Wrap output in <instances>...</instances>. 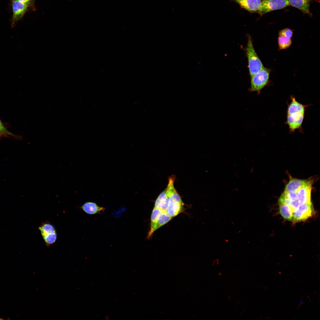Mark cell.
Instances as JSON below:
<instances>
[{
	"mask_svg": "<svg viewBox=\"0 0 320 320\" xmlns=\"http://www.w3.org/2000/svg\"><path fill=\"white\" fill-rule=\"evenodd\" d=\"M245 52L248 60L249 74L251 77L260 71L264 66L253 47L252 39L249 35Z\"/></svg>",
	"mask_w": 320,
	"mask_h": 320,
	"instance_id": "obj_1",
	"label": "cell"
},
{
	"mask_svg": "<svg viewBox=\"0 0 320 320\" xmlns=\"http://www.w3.org/2000/svg\"><path fill=\"white\" fill-rule=\"evenodd\" d=\"M271 69L265 67L251 77V87L249 90L257 92L259 94L261 90L267 84L269 81Z\"/></svg>",
	"mask_w": 320,
	"mask_h": 320,
	"instance_id": "obj_2",
	"label": "cell"
},
{
	"mask_svg": "<svg viewBox=\"0 0 320 320\" xmlns=\"http://www.w3.org/2000/svg\"><path fill=\"white\" fill-rule=\"evenodd\" d=\"M183 210V202L174 187L169 198L166 212L173 217L182 212Z\"/></svg>",
	"mask_w": 320,
	"mask_h": 320,
	"instance_id": "obj_3",
	"label": "cell"
},
{
	"mask_svg": "<svg viewBox=\"0 0 320 320\" xmlns=\"http://www.w3.org/2000/svg\"><path fill=\"white\" fill-rule=\"evenodd\" d=\"M314 209L311 202L300 204L293 211L292 221L294 223L305 220L313 216Z\"/></svg>",
	"mask_w": 320,
	"mask_h": 320,
	"instance_id": "obj_4",
	"label": "cell"
},
{
	"mask_svg": "<svg viewBox=\"0 0 320 320\" xmlns=\"http://www.w3.org/2000/svg\"><path fill=\"white\" fill-rule=\"evenodd\" d=\"M289 5L288 0H263L258 13L260 15Z\"/></svg>",
	"mask_w": 320,
	"mask_h": 320,
	"instance_id": "obj_5",
	"label": "cell"
},
{
	"mask_svg": "<svg viewBox=\"0 0 320 320\" xmlns=\"http://www.w3.org/2000/svg\"><path fill=\"white\" fill-rule=\"evenodd\" d=\"M13 15L11 27H14L18 20L21 19L27 11L29 6L17 0H12Z\"/></svg>",
	"mask_w": 320,
	"mask_h": 320,
	"instance_id": "obj_6",
	"label": "cell"
},
{
	"mask_svg": "<svg viewBox=\"0 0 320 320\" xmlns=\"http://www.w3.org/2000/svg\"><path fill=\"white\" fill-rule=\"evenodd\" d=\"M305 113L296 112L287 115V124L290 132H294L301 128L303 122Z\"/></svg>",
	"mask_w": 320,
	"mask_h": 320,
	"instance_id": "obj_7",
	"label": "cell"
},
{
	"mask_svg": "<svg viewBox=\"0 0 320 320\" xmlns=\"http://www.w3.org/2000/svg\"><path fill=\"white\" fill-rule=\"evenodd\" d=\"M312 182L307 180L305 183L298 191L297 193V200L300 204H308L311 202V193Z\"/></svg>",
	"mask_w": 320,
	"mask_h": 320,
	"instance_id": "obj_8",
	"label": "cell"
},
{
	"mask_svg": "<svg viewBox=\"0 0 320 320\" xmlns=\"http://www.w3.org/2000/svg\"><path fill=\"white\" fill-rule=\"evenodd\" d=\"M242 8L251 13H258L263 0H232Z\"/></svg>",
	"mask_w": 320,
	"mask_h": 320,
	"instance_id": "obj_9",
	"label": "cell"
},
{
	"mask_svg": "<svg viewBox=\"0 0 320 320\" xmlns=\"http://www.w3.org/2000/svg\"><path fill=\"white\" fill-rule=\"evenodd\" d=\"M173 217L169 215L166 212H163L160 216L153 226L150 229L147 237L149 239L154 232L159 228L169 222Z\"/></svg>",
	"mask_w": 320,
	"mask_h": 320,
	"instance_id": "obj_10",
	"label": "cell"
},
{
	"mask_svg": "<svg viewBox=\"0 0 320 320\" xmlns=\"http://www.w3.org/2000/svg\"><path fill=\"white\" fill-rule=\"evenodd\" d=\"M81 208L86 213L89 215H94L100 213L103 211L105 208L98 206L96 203L88 201L84 203L81 207Z\"/></svg>",
	"mask_w": 320,
	"mask_h": 320,
	"instance_id": "obj_11",
	"label": "cell"
},
{
	"mask_svg": "<svg viewBox=\"0 0 320 320\" xmlns=\"http://www.w3.org/2000/svg\"><path fill=\"white\" fill-rule=\"evenodd\" d=\"M289 5L296 8L305 13L311 15L309 10L310 0H288Z\"/></svg>",
	"mask_w": 320,
	"mask_h": 320,
	"instance_id": "obj_12",
	"label": "cell"
},
{
	"mask_svg": "<svg viewBox=\"0 0 320 320\" xmlns=\"http://www.w3.org/2000/svg\"><path fill=\"white\" fill-rule=\"evenodd\" d=\"M306 181V180L292 178L286 185L284 191L297 193Z\"/></svg>",
	"mask_w": 320,
	"mask_h": 320,
	"instance_id": "obj_13",
	"label": "cell"
},
{
	"mask_svg": "<svg viewBox=\"0 0 320 320\" xmlns=\"http://www.w3.org/2000/svg\"><path fill=\"white\" fill-rule=\"evenodd\" d=\"M291 101L288 105L287 111V114L296 112L305 113L306 105L297 101L294 97H291Z\"/></svg>",
	"mask_w": 320,
	"mask_h": 320,
	"instance_id": "obj_14",
	"label": "cell"
},
{
	"mask_svg": "<svg viewBox=\"0 0 320 320\" xmlns=\"http://www.w3.org/2000/svg\"><path fill=\"white\" fill-rule=\"evenodd\" d=\"M279 211L281 215L284 219L292 221L294 211L289 206L284 204H279Z\"/></svg>",
	"mask_w": 320,
	"mask_h": 320,
	"instance_id": "obj_15",
	"label": "cell"
},
{
	"mask_svg": "<svg viewBox=\"0 0 320 320\" xmlns=\"http://www.w3.org/2000/svg\"><path fill=\"white\" fill-rule=\"evenodd\" d=\"M279 204H284L291 207L294 211L299 205L297 200H292L287 198L282 193L280 197L279 200Z\"/></svg>",
	"mask_w": 320,
	"mask_h": 320,
	"instance_id": "obj_16",
	"label": "cell"
},
{
	"mask_svg": "<svg viewBox=\"0 0 320 320\" xmlns=\"http://www.w3.org/2000/svg\"><path fill=\"white\" fill-rule=\"evenodd\" d=\"M42 237L56 232L54 226L49 223H44L39 227Z\"/></svg>",
	"mask_w": 320,
	"mask_h": 320,
	"instance_id": "obj_17",
	"label": "cell"
},
{
	"mask_svg": "<svg viewBox=\"0 0 320 320\" xmlns=\"http://www.w3.org/2000/svg\"><path fill=\"white\" fill-rule=\"evenodd\" d=\"M278 41L279 50L287 48L292 43L291 39L282 36H279Z\"/></svg>",
	"mask_w": 320,
	"mask_h": 320,
	"instance_id": "obj_18",
	"label": "cell"
},
{
	"mask_svg": "<svg viewBox=\"0 0 320 320\" xmlns=\"http://www.w3.org/2000/svg\"><path fill=\"white\" fill-rule=\"evenodd\" d=\"M163 212H164L161 209L154 208L151 217L150 228L153 226L160 216Z\"/></svg>",
	"mask_w": 320,
	"mask_h": 320,
	"instance_id": "obj_19",
	"label": "cell"
},
{
	"mask_svg": "<svg viewBox=\"0 0 320 320\" xmlns=\"http://www.w3.org/2000/svg\"><path fill=\"white\" fill-rule=\"evenodd\" d=\"M45 244L47 245H49L54 243L56 241L57 238L56 233H54L43 237Z\"/></svg>",
	"mask_w": 320,
	"mask_h": 320,
	"instance_id": "obj_20",
	"label": "cell"
},
{
	"mask_svg": "<svg viewBox=\"0 0 320 320\" xmlns=\"http://www.w3.org/2000/svg\"><path fill=\"white\" fill-rule=\"evenodd\" d=\"M293 34V31L289 28H286L280 30L279 33V36H282L291 39Z\"/></svg>",
	"mask_w": 320,
	"mask_h": 320,
	"instance_id": "obj_21",
	"label": "cell"
},
{
	"mask_svg": "<svg viewBox=\"0 0 320 320\" xmlns=\"http://www.w3.org/2000/svg\"><path fill=\"white\" fill-rule=\"evenodd\" d=\"M0 133L3 136H10L12 137H15L17 138V136L9 132L7 128L5 127L1 121L0 120Z\"/></svg>",
	"mask_w": 320,
	"mask_h": 320,
	"instance_id": "obj_22",
	"label": "cell"
},
{
	"mask_svg": "<svg viewBox=\"0 0 320 320\" xmlns=\"http://www.w3.org/2000/svg\"><path fill=\"white\" fill-rule=\"evenodd\" d=\"M288 198L292 200H297V193L295 192L284 191L283 193Z\"/></svg>",
	"mask_w": 320,
	"mask_h": 320,
	"instance_id": "obj_23",
	"label": "cell"
},
{
	"mask_svg": "<svg viewBox=\"0 0 320 320\" xmlns=\"http://www.w3.org/2000/svg\"><path fill=\"white\" fill-rule=\"evenodd\" d=\"M22 2L30 6L32 3H33V0H17Z\"/></svg>",
	"mask_w": 320,
	"mask_h": 320,
	"instance_id": "obj_24",
	"label": "cell"
},
{
	"mask_svg": "<svg viewBox=\"0 0 320 320\" xmlns=\"http://www.w3.org/2000/svg\"><path fill=\"white\" fill-rule=\"evenodd\" d=\"M305 303V301L303 300H301L300 302V303L301 305H303Z\"/></svg>",
	"mask_w": 320,
	"mask_h": 320,
	"instance_id": "obj_25",
	"label": "cell"
},
{
	"mask_svg": "<svg viewBox=\"0 0 320 320\" xmlns=\"http://www.w3.org/2000/svg\"><path fill=\"white\" fill-rule=\"evenodd\" d=\"M2 136H3L2 135H1V133H0V138H1V137H2Z\"/></svg>",
	"mask_w": 320,
	"mask_h": 320,
	"instance_id": "obj_26",
	"label": "cell"
},
{
	"mask_svg": "<svg viewBox=\"0 0 320 320\" xmlns=\"http://www.w3.org/2000/svg\"><path fill=\"white\" fill-rule=\"evenodd\" d=\"M1 319H2L0 318V320H1Z\"/></svg>",
	"mask_w": 320,
	"mask_h": 320,
	"instance_id": "obj_27",
	"label": "cell"
},
{
	"mask_svg": "<svg viewBox=\"0 0 320 320\" xmlns=\"http://www.w3.org/2000/svg\"><path fill=\"white\" fill-rule=\"evenodd\" d=\"M34 0H33V1H34Z\"/></svg>",
	"mask_w": 320,
	"mask_h": 320,
	"instance_id": "obj_28",
	"label": "cell"
}]
</instances>
